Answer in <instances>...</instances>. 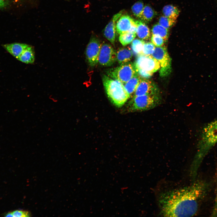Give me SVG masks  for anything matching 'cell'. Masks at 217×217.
I'll list each match as a JSON object with an SVG mask.
<instances>
[{
  "mask_svg": "<svg viewBox=\"0 0 217 217\" xmlns=\"http://www.w3.org/2000/svg\"><path fill=\"white\" fill-rule=\"evenodd\" d=\"M211 187L209 182L199 179L189 186L162 193L158 198L160 214L164 217L195 215Z\"/></svg>",
  "mask_w": 217,
  "mask_h": 217,
  "instance_id": "1",
  "label": "cell"
},
{
  "mask_svg": "<svg viewBox=\"0 0 217 217\" xmlns=\"http://www.w3.org/2000/svg\"><path fill=\"white\" fill-rule=\"evenodd\" d=\"M217 143V119L208 123L203 128L197 144L196 153L190 165L191 176H197L204 159Z\"/></svg>",
  "mask_w": 217,
  "mask_h": 217,
  "instance_id": "2",
  "label": "cell"
},
{
  "mask_svg": "<svg viewBox=\"0 0 217 217\" xmlns=\"http://www.w3.org/2000/svg\"><path fill=\"white\" fill-rule=\"evenodd\" d=\"M102 82L108 97L116 106H122L130 97L123 84L119 81L104 75Z\"/></svg>",
  "mask_w": 217,
  "mask_h": 217,
  "instance_id": "3",
  "label": "cell"
},
{
  "mask_svg": "<svg viewBox=\"0 0 217 217\" xmlns=\"http://www.w3.org/2000/svg\"><path fill=\"white\" fill-rule=\"evenodd\" d=\"M161 102L159 94L133 96L128 103V109L132 112L148 111L159 105Z\"/></svg>",
  "mask_w": 217,
  "mask_h": 217,
  "instance_id": "4",
  "label": "cell"
},
{
  "mask_svg": "<svg viewBox=\"0 0 217 217\" xmlns=\"http://www.w3.org/2000/svg\"><path fill=\"white\" fill-rule=\"evenodd\" d=\"M136 74L134 64L128 62L109 70L108 76L125 84Z\"/></svg>",
  "mask_w": 217,
  "mask_h": 217,
  "instance_id": "5",
  "label": "cell"
},
{
  "mask_svg": "<svg viewBox=\"0 0 217 217\" xmlns=\"http://www.w3.org/2000/svg\"><path fill=\"white\" fill-rule=\"evenodd\" d=\"M136 72L142 70L153 74L160 68L159 61L152 55L141 54L138 55L134 63Z\"/></svg>",
  "mask_w": 217,
  "mask_h": 217,
  "instance_id": "6",
  "label": "cell"
},
{
  "mask_svg": "<svg viewBox=\"0 0 217 217\" xmlns=\"http://www.w3.org/2000/svg\"><path fill=\"white\" fill-rule=\"evenodd\" d=\"M151 55L160 64V75L164 76L168 74L171 69V59L166 48L162 46L155 47Z\"/></svg>",
  "mask_w": 217,
  "mask_h": 217,
  "instance_id": "7",
  "label": "cell"
},
{
  "mask_svg": "<svg viewBox=\"0 0 217 217\" xmlns=\"http://www.w3.org/2000/svg\"><path fill=\"white\" fill-rule=\"evenodd\" d=\"M116 60V52L110 44L104 43L101 45L98 62L103 66L112 65Z\"/></svg>",
  "mask_w": 217,
  "mask_h": 217,
  "instance_id": "8",
  "label": "cell"
},
{
  "mask_svg": "<svg viewBox=\"0 0 217 217\" xmlns=\"http://www.w3.org/2000/svg\"><path fill=\"white\" fill-rule=\"evenodd\" d=\"M101 45L99 40L95 37L90 40L86 47V54L89 65L93 67L98 62Z\"/></svg>",
  "mask_w": 217,
  "mask_h": 217,
  "instance_id": "9",
  "label": "cell"
},
{
  "mask_svg": "<svg viewBox=\"0 0 217 217\" xmlns=\"http://www.w3.org/2000/svg\"><path fill=\"white\" fill-rule=\"evenodd\" d=\"M116 30L119 34L127 32L136 33L137 25L135 20L128 15H122L117 21Z\"/></svg>",
  "mask_w": 217,
  "mask_h": 217,
  "instance_id": "10",
  "label": "cell"
},
{
  "mask_svg": "<svg viewBox=\"0 0 217 217\" xmlns=\"http://www.w3.org/2000/svg\"><path fill=\"white\" fill-rule=\"evenodd\" d=\"M133 96H138L146 95L159 94L156 86L150 80L141 79Z\"/></svg>",
  "mask_w": 217,
  "mask_h": 217,
  "instance_id": "11",
  "label": "cell"
},
{
  "mask_svg": "<svg viewBox=\"0 0 217 217\" xmlns=\"http://www.w3.org/2000/svg\"><path fill=\"white\" fill-rule=\"evenodd\" d=\"M122 14V12L121 11L115 14L104 30L105 37L113 45H114L115 40L116 22Z\"/></svg>",
  "mask_w": 217,
  "mask_h": 217,
  "instance_id": "12",
  "label": "cell"
},
{
  "mask_svg": "<svg viewBox=\"0 0 217 217\" xmlns=\"http://www.w3.org/2000/svg\"><path fill=\"white\" fill-rule=\"evenodd\" d=\"M29 45L20 43L7 44L3 45V47L17 59Z\"/></svg>",
  "mask_w": 217,
  "mask_h": 217,
  "instance_id": "13",
  "label": "cell"
},
{
  "mask_svg": "<svg viewBox=\"0 0 217 217\" xmlns=\"http://www.w3.org/2000/svg\"><path fill=\"white\" fill-rule=\"evenodd\" d=\"M137 25L136 34L138 37L143 40H147L150 36L148 27L141 20H135Z\"/></svg>",
  "mask_w": 217,
  "mask_h": 217,
  "instance_id": "14",
  "label": "cell"
},
{
  "mask_svg": "<svg viewBox=\"0 0 217 217\" xmlns=\"http://www.w3.org/2000/svg\"><path fill=\"white\" fill-rule=\"evenodd\" d=\"M132 53L131 50L129 48H121L116 52V60L121 64L128 62L132 58Z\"/></svg>",
  "mask_w": 217,
  "mask_h": 217,
  "instance_id": "15",
  "label": "cell"
},
{
  "mask_svg": "<svg viewBox=\"0 0 217 217\" xmlns=\"http://www.w3.org/2000/svg\"><path fill=\"white\" fill-rule=\"evenodd\" d=\"M35 58L33 48L32 46L29 45L17 59L22 62L29 64L33 63Z\"/></svg>",
  "mask_w": 217,
  "mask_h": 217,
  "instance_id": "16",
  "label": "cell"
},
{
  "mask_svg": "<svg viewBox=\"0 0 217 217\" xmlns=\"http://www.w3.org/2000/svg\"><path fill=\"white\" fill-rule=\"evenodd\" d=\"M141 79L140 77L136 74L131 78L125 83L124 88L130 97L134 94Z\"/></svg>",
  "mask_w": 217,
  "mask_h": 217,
  "instance_id": "17",
  "label": "cell"
},
{
  "mask_svg": "<svg viewBox=\"0 0 217 217\" xmlns=\"http://www.w3.org/2000/svg\"><path fill=\"white\" fill-rule=\"evenodd\" d=\"M162 13L164 16L176 20L179 15L180 11L176 7L169 5H166L163 7Z\"/></svg>",
  "mask_w": 217,
  "mask_h": 217,
  "instance_id": "18",
  "label": "cell"
},
{
  "mask_svg": "<svg viewBox=\"0 0 217 217\" xmlns=\"http://www.w3.org/2000/svg\"><path fill=\"white\" fill-rule=\"evenodd\" d=\"M152 35L159 36L166 41L169 36L168 29L163 27L159 23L154 25L152 29Z\"/></svg>",
  "mask_w": 217,
  "mask_h": 217,
  "instance_id": "19",
  "label": "cell"
},
{
  "mask_svg": "<svg viewBox=\"0 0 217 217\" xmlns=\"http://www.w3.org/2000/svg\"><path fill=\"white\" fill-rule=\"evenodd\" d=\"M156 14V12L150 6L146 5L144 7L141 19L144 22H149L152 20Z\"/></svg>",
  "mask_w": 217,
  "mask_h": 217,
  "instance_id": "20",
  "label": "cell"
},
{
  "mask_svg": "<svg viewBox=\"0 0 217 217\" xmlns=\"http://www.w3.org/2000/svg\"><path fill=\"white\" fill-rule=\"evenodd\" d=\"M136 34V33L129 32L122 33L120 34L119 40L123 46H126L132 42Z\"/></svg>",
  "mask_w": 217,
  "mask_h": 217,
  "instance_id": "21",
  "label": "cell"
},
{
  "mask_svg": "<svg viewBox=\"0 0 217 217\" xmlns=\"http://www.w3.org/2000/svg\"><path fill=\"white\" fill-rule=\"evenodd\" d=\"M144 41L142 39H134L132 42L131 47L132 52L136 55H139L142 54L143 45Z\"/></svg>",
  "mask_w": 217,
  "mask_h": 217,
  "instance_id": "22",
  "label": "cell"
},
{
  "mask_svg": "<svg viewBox=\"0 0 217 217\" xmlns=\"http://www.w3.org/2000/svg\"><path fill=\"white\" fill-rule=\"evenodd\" d=\"M144 4L141 1L135 3L131 7V11L134 15L136 17L141 18L144 8Z\"/></svg>",
  "mask_w": 217,
  "mask_h": 217,
  "instance_id": "23",
  "label": "cell"
},
{
  "mask_svg": "<svg viewBox=\"0 0 217 217\" xmlns=\"http://www.w3.org/2000/svg\"><path fill=\"white\" fill-rule=\"evenodd\" d=\"M176 20L172 19L165 16H161L159 20V24L168 29L175 23Z\"/></svg>",
  "mask_w": 217,
  "mask_h": 217,
  "instance_id": "24",
  "label": "cell"
},
{
  "mask_svg": "<svg viewBox=\"0 0 217 217\" xmlns=\"http://www.w3.org/2000/svg\"><path fill=\"white\" fill-rule=\"evenodd\" d=\"M155 48V46L152 42H145L143 45L141 54L151 55Z\"/></svg>",
  "mask_w": 217,
  "mask_h": 217,
  "instance_id": "25",
  "label": "cell"
},
{
  "mask_svg": "<svg viewBox=\"0 0 217 217\" xmlns=\"http://www.w3.org/2000/svg\"><path fill=\"white\" fill-rule=\"evenodd\" d=\"M151 41L155 46L159 47L162 46L166 41L159 36L152 35Z\"/></svg>",
  "mask_w": 217,
  "mask_h": 217,
  "instance_id": "26",
  "label": "cell"
},
{
  "mask_svg": "<svg viewBox=\"0 0 217 217\" xmlns=\"http://www.w3.org/2000/svg\"><path fill=\"white\" fill-rule=\"evenodd\" d=\"M11 212L12 217H28L31 216V213L27 211L16 210Z\"/></svg>",
  "mask_w": 217,
  "mask_h": 217,
  "instance_id": "27",
  "label": "cell"
},
{
  "mask_svg": "<svg viewBox=\"0 0 217 217\" xmlns=\"http://www.w3.org/2000/svg\"><path fill=\"white\" fill-rule=\"evenodd\" d=\"M212 216L213 217L217 216V190L215 200L214 204L212 214Z\"/></svg>",
  "mask_w": 217,
  "mask_h": 217,
  "instance_id": "28",
  "label": "cell"
},
{
  "mask_svg": "<svg viewBox=\"0 0 217 217\" xmlns=\"http://www.w3.org/2000/svg\"><path fill=\"white\" fill-rule=\"evenodd\" d=\"M7 0H0V8L5 7L7 4Z\"/></svg>",
  "mask_w": 217,
  "mask_h": 217,
  "instance_id": "29",
  "label": "cell"
},
{
  "mask_svg": "<svg viewBox=\"0 0 217 217\" xmlns=\"http://www.w3.org/2000/svg\"><path fill=\"white\" fill-rule=\"evenodd\" d=\"M6 217H12V214L11 212H9L7 213L5 215Z\"/></svg>",
  "mask_w": 217,
  "mask_h": 217,
  "instance_id": "30",
  "label": "cell"
}]
</instances>
